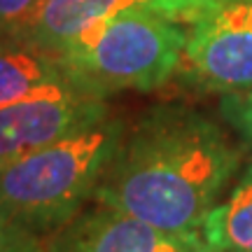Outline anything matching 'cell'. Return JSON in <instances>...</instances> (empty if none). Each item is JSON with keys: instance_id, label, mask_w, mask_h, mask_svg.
Masks as SVG:
<instances>
[{"instance_id": "8", "label": "cell", "mask_w": 252, "mask_h": 252, "mask_svg": "<svg viewBox=\"0 0 252 252\" xmlns=\"http://www.w3.org/2000/svg\"><path fill=\"white\" fill-rule=\"evenodd\" d=\"M63 87L77 84L68 77L59 56L21 33H0V105Z\"/></svg>"}, {"instance_id": "10", "label": "cell", "mask_w": 252, "mask_h": 252, "mask_svg": "<svg viewBox=\"0 0 252 252\" xmlns=\"http://www.w3.org/2000/svg\"><path fill=\"white\" fill-rule=\"evenodd\" d=\"M220 115L241 145L252 152V89L220 96Z\"/></svg>"}, {"instance_id": "5", "label": "cell", "mask_w": 252, "mask_h": 252, "mask_svg": "<svg viewBox=\"0 0 252 252\" xmlns=\"http://www.w3.org/2000/svg\"><path fill=\"white\" fill-rule=\"evenodd\" d=\"M110 115L105 98L80 87L42 91L0 105V166L96 124Z\"/></svg>"}, {"instance_id": "2", "label": "cell", "mask_w": 252, "mask_h": 252, "mask_svg": "<svg viewBox=\"0 0 252 252\" xmlns=\"http://www.w3.org/2000/svg\"><path fill=\"white\" fill-rule=\"evenodd\" d=\"M119 117H103L0 166V224L42 241L87 208L124 135Z\"/></svg>"}, {"instance_id": "11", "label": "cell", "mask_w": 252, "mask_h": 252, "mask_svg": "<svg viewBox=\"0 0 252 252\" xmlns=\"http://www.w3.org/2000/svg\"><path fill=\"white\" fill-rule=\"evenodd\" d=\"M42 0H0V33H21Z\"/></svg>"}, {"instance_id": "3", "label": "cell", "mask_w": 252, "mask_h": 252, "mask_svg": "<svg viewBox=\"0 0 252 252\" xmlns=\"http://www.w3.org/2000/svg\"><path fill=\"white\" fill-rule=\"evenodd\" d=\"M187 26L140 12L110 14L56 52L80 89L98 98L117 91H154L178 75Z\"/></svg>"}, {"instance_id": "9", "label": "cell", "mask_w": 252, "mask_h": 252, "mask_svg": "<svg viewBox=\"0 0 252 252\" xmlns=\"http://www.w3.org/2000/svg\"><path fill=\"white\" fill-rule=\"evenodd\" d=\"M201 236L213 252H252V163L208 213Z\"/></svg>"}, {"instance_id": "7", "label": "cell", "mask_w": 252, "mask_h": 252, "mask_svg": "<svg viewBox=\"0 0 252 252\" xmlns=\"http://www.w3.org/2000/svg\"><path fill=\"white\" fill-rule=\"evenodd\" d=\"M213 5L215 0H42L21 35L56 54L80 31L110 14L140 12L189 26Z\"/></svg>"}, {"instance_id": "6", "label": "cell", "mask_w": 252, "mask_h": 252, "mask_svg": "<svg viewBox=\"0 0 252 252\" xmlns=\"http://www.w3.org/2000/svg\"><path fill=\"white\" fill-rule=\"evenodd\" d=\"M47 252H213L201 231H163L115 208L91 203L56 234Z\"/></svg>"}, {"instance_id": "1", "label": "cell", "mask_w": 252, "mask_h": 252, "mask_svg": "<svg viewBox=\"0 0 252 252\" xmlns=\"http://www.w3.org/2000/svg\"><path fill=\"white\" fill-rule=\"evenodd\" d=\"M243 166V145L189 105L147 108L124 128L91 203L163 231H201Z\"/></svg>"}, {"instance_id": "4", "label": "cell", "mask_w": 252, "mask_h": 252, "mask_svg": "<svg viewBox=\"0 0 252 252\" xmlns=\"http://www.w3.org/2000/svg\"><path fill=\"white\" fill-rule=\"evenodd\" d=\"M178 75L220 96L252 89V0H215L189 24Z\"/></svg>"}, {"instance_id": "12", "label": "cell", "mask_w": 252, "mask_h": 252, "mask_svg": "<svg viewBox=\"0 0 252 252\" xmlns=\"http://www.w3.org/2000/svg\"><path fill=\"white\" fill-rule=\"evenodd\" d=\"M0 252H47L45 241L9 224H0Z\"/></svg>"}]
</instances>
